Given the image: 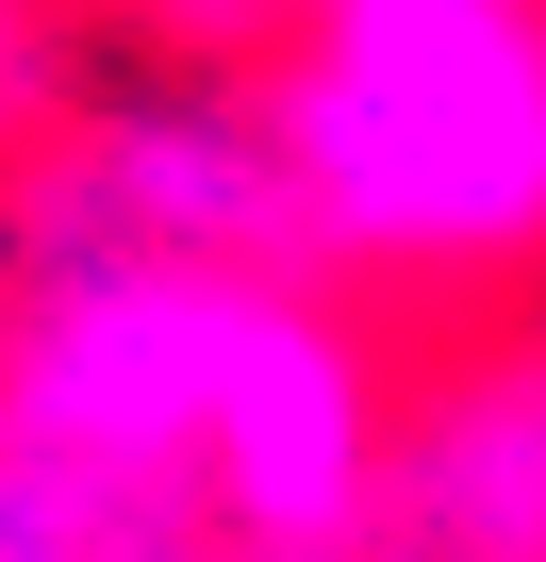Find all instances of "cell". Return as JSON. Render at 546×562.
<instances>
[{
  "instance_id": "6da1fadb",
  "label": "cell",
  "mask_w": 546,
  "mask_h": 562,
  "mask_svg": "<svg viewBox=\"0 0 546 562\" xmlns=\"http://www.w3.org/2000/svg\"><path fill=\"white\" fill-rule=\"evenodd\" d=\"M315 265L348 299H513L546 265V0H265Z\"/></svg>"
},
{
  "instance_id": "7a4b0ae2",
  "label": "cell",
  "mask_w": 546,
  "mask_h": 562,
  "mask_svg": "<svg viewBox=\"0 0 546 562\" xmlns=\"http://www.w3.org/2000/svg\"><path fill=\"white\" fill-rule=\"evenodd\" d=\"M51 149L18 166V248L34 265H315L282 116L232 67H133L34 116Z\"/></svg>"
},
{
  "instance_id": "3957f363",
  "label": "cell",
  "mask_w": 546,
  "mask_h": 562,
  "mask_svg": "<svg viewBox=\"0 0 546 562\" xmlns=\"http://www.w3.org/2000/svg\"><path fill=\"white\" fill-rule=\"evenodd\" d=\"M381 562H546V348H480L398 414Z\"/></svg>"
},
{
  "instance_id": "277c9868",
  "label": "cell",
  "mask_w": 546,
  "mask_h": 562,
  "mask_svg": "<svg viewBox=\"0 0 546 562\" xmlns=\"http://www.w3.org/2000/svg\"><path fill=\"white\" fill-rule=\"evenodd\" d=\"M0 562H232V529L199 480H149L0 414Z\"/></svg>"
},
{
  "instance_id": "5b68a950",
  "label": "cell",
  "mask_w": 546,
  "mask_h": 562,
  "mask_svg": "<svg viewBox=\"0 0 546 562\" xmlns=\"http://www.w3.org/2000/svg\"><path fill=\"white\" fill-rule=\"evenodd\" d=\"M18 331H34V248L0 232V397H18Z\"/></svg>"
},
{
  "instance_id": "8992f818",
  "label": "cell",
  "mask_w": 546,
  "mask_h": 562,
  "mask_svg": "<svg viewBox=\"0 0 546 562\" xmlns=\"http://www.w3.org/2000/svg\"><path fill=\"white\" fill-rule=\"evenodd\" d=\"M116 18H215V0H116Z\"/></svg>"
}]
</instances>
